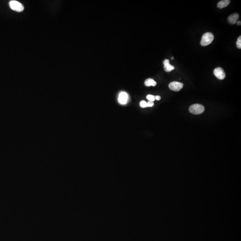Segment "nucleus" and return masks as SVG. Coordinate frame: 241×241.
<instances>
[{"mask_svg": "<svg viewBox=\"0 0 241 241\" xmlns=\"http://www.w3.org/2000/svg\"><path fill=\"white\" fill-rule=\"evenodd\" d=\"M214 39V35L210 32L205 33L202 35L200 44L203 46H206L211 44Z\"/></svg>", "mask_w": 241, "mask_h": 241, "instance_id": "f257e3e1", "label": "nucleus"}, {"mask_svg": "<svg viewBox=\"0 0 241 241\" xmlns=\"http://www.w3.org/2000/svg\"><path fill=\"white\" fill-rule=\"evenodd\" d=\"M205 111V107L200 104H194L189 108V111L194 114H200L203 113Z\"/></svg>", "mask_w": 241, "mask_h": 241, "instance_id": "f03ea898", "label": "nucleus"}, {"mask_svg": "<svg viewBox=\"0 0 241 241\" xmlns=\"http://www.w3.org/2000/svg\"><path fill=\"white\" fill-rule=\"evenodd\" d=\"M10 7L12 10L18 12H21L23 11L24 6L22 4L16 1H11L9 3Z\"/></svg>", "mask_w": 241, "mask_h": 241, "instance_id": "7ed1b4c3", "label": "nucleus"}, {"mask_svg": "<svg viewBox=\"0 0 241 241\" xmlns=\"http://www.w3.org/2000/svg\"><path fill=\"white\" fill-rule=\"evenodd\" d=\"M214 75L218 79L222 80L224 79L226 77V73L224 70L220 67H218L214 70Z\"/></svg>", "mask_w": 241, "mask_h": 241, "instance_id": "20e7f679", "label": "nucleus"}, {"mask_svg": "<svg viewBox=\"0 0 241 241\" xmlns=\"http://www.w3.org/2000/svg\"><path fill=\"white\" fill-rule=\"evenodd\" d=\"M184 85L182 83L177 81H174L169 85V87L171 90L174 91H179L183 88Z\"/></svg>", "mask_w": 241, "mask_h": 241, "instance_id": "39448f33", "label": "nucleus"}, {"mask_svg": "<svg viewBox=\"0 0 241 241\" xmlns=\"http://www.w3.org/2000/svg\"><path fill=\"white\" fill-rule=\"evenodd\" d=\"M128 98V94L125 92H121L119 95V101L121 104H125L127 103Z\"/></svg>", "mask_w": 241, "mask_h": 241, "instance_id": "423d86ee", "label": "nucleus"}, {"mask_svg": "<svg viewBox=\"0 0 241 241\" xmlns=\"http://www.w3.org/2000/svg\"><path fill=\"white\" fill-rule=\"evenodd\" d=\"M239 18V14L237 13L231 14L228 18V21L231 24H234L237 22Z\"/></svg>", "mask_w": 241, "mask_h": 241, "instance_id": "0eeeda50", "label": "nucleus"}, {"mask_svg": "<svg viewBox=\"0 0 241 241\" xmlns=\"http://www.w3.org/2000/svg\"><path fill=\"white\" fill-rule=\"evenodd\" d=\"M164 69L167 72H170L175 69V67L170 64L169 60H167V59L164 61Z\"/></svg>", "mask_w": 241, "mask_h": 241, "instance_id": "6e6552de", "label": "nucleus"}, {"mask_svg": "<svg viewBox=\"0 0 241 241\" xmlns=\"http://www.w3.org/2000/svg\"><path fill=\"white\" fill-rule=\"evenodd\" d=\"M230 2H231V1L230 0H223V1H220L217 4V7L220 9H223V8L228 6L230 4Z\"/></svg>", "mask_w": 241, "mask_h": 241, "instance_id": "1a4fd4ad", "label": "nucleus"}, {"mask_svg": "<svg viewBox=\"0 0 241 241\" xmlns=\"http://www.w3.org/2000/svg\"><path fill=\"white\" fill-rule=\"evenodd\" d=\"M156 82L152 79H147L145 81V85L147 87L151 86H155L156 85Z\"/></svg>", "mask_w": 241, "mask_h": 241, "instance_id": "9d476101", "label": "nucleus"}, {"mask_svg": "<svg viewBox=\"0 0 241 241\" xmlns=\"http://www.w3.org/2000/svg\"><path fill=\"white\" fill-rule=\"evenodd\" d=\"M140 106L142 108H146L148 107L147 102H145V101H142L140 103Z\"/></svg>", "mask_w": 241, "mask_h": 241, "instance_id": "9b49d317", "label": "nucleus"}, {"mask_svg": "<svg viewBox=\"0 0 241 241\" xmlns=\"http://www.w3.org/2000/svg\"><path fill=\"white\" fill-rule=\"evenodd\" d=\"M147 98L150 102H153L155 100V97L152 95H148L147 96Z\"/></svg>", "mask_w": 241, "mask_h": 241, "instance_id": "f8f14e48", "label": "nucleus"}, {"mask_svg": "<svg viewBox=\"0 0 241 241\" xmlns=\"http://www.w3.org/2000/svg\"><path fill=\"white\" fill-rule=\"evenodd\" d=\"M236 44H237V46L238 48L239 49H241V36H240L239 37V38H238V40H237V43H236Z\"/></svg>", "mask_w": 241, "mask_h": 241, "instance_id": "ddd939ff", "label": "nucleus"}, {"mask_svg": "<svg viewBox=\"0 0 241 241\" xmlns=\"http://www.w3.org/2000/svg\"><path fill=\"white\" fill-rule=\"evenodd\" d=\"M148 107H152L154 106V103L153 102L149 101L147 102Z\"/></svg>", "mask_w": 241, "mask_h": 241, "instance_id": "4468645a", "label": "nucleus"}, {"mask_svg": "<svg viewBox=\"0 0 241 241\" xmlns=\"http://www.w3.org/2000/svg\"><path fill=\"white\" fill-rule=\"evenodd\" d=\"M160 99H161V97L159 96H156L155 97V100L159 101Z\"/></svg>", "mask_w": 241, "mask_h": 241, "instance_id": "2eb2a0df", "label": "nucleus"}, {"mask_svg": "<svg viewBox=\"0 0 241 241\" xmlns=\"http://www.w3.org/2000/svg\"><path fill=\"white\" fill-rule=\"evenodd\" d=\"M241 22L240 21H239L237 22V24H238V25H240V26L241 25Z\"/></svg>", "mask_w": 241, "mask_h": 241, "instance_id": "dca6fc26", "label": "nucleus"}, {"mask_svg": "<svg viewBox=\"0 0 241 241\" xmlns=\"http://www.w3.org/2000/svg\"><path fill=\"white\" fill-rule=\"evenodd\" d=\"M173 59H174L173 57H172V60H173Z\"/></svg>", "mask_w": 241, "mask_h": 241, "instance_id": "f3484780", "label": "nucleus"}]
</instances>
